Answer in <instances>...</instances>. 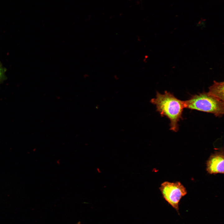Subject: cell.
<instances>
[{"label": "cell", "instance_id": "obj_3", "mask_svg": "<svg viewBox=\"0 0 224 224\" xmlns=\"http://www.w3.org/2000/svg\"><path fill=\"white\" fill-rule=\"evenodd\" d=\"M159 189L164 199L178 213L179 203L187 193L185 188L180 182L165 181Z\"/></svg>", "mask_w": 224, "mask_h": 224}, {"label": "cell", "instance_id": "obj_1", "mask_svg": "<svg viewBox=\"0 0 224 224\" xmlns=\"http://www.w3.org/2000/svg\"><path fill=\"white\" fill-rule=\"evenodd\" d=\"M150 102L156 106V111L162 117L165 116L170 121V130L177 132L179 130L178 122L182 119L184 101L178 99L171 93L165 91L163 94L156 92V98Z\"/></svg>", "mask_w": 224, "mask_h": 224}, {"label": "cell", "instance_id": "obj_5", "mask_svg": "<svg viewBox=\"0 0 224 224\" xmlns=\"http://www.w3.org/2000/svg\"><path fill=\"white\" fill-rule=\"evenodd\" d=\"M209 94L224 102V82L214 81L213 84L209 87Z\"/></svg>", "mask_w": 224, "mask_h": 224}, {"label": "cell", "instance_id": "obj_6", "mask_svg": "<svg viewBox=\"0 0 224 224\" xmlns=\"http://www.w3.org/2000/svg\"><path fill=\"white\" fill-rule=\"evenodd\" d=\"M6 69L2 66L0 62V84L2 83L6 79L5 72Z\"/></svg>", "mask_w": 224, "mask_h": 224}, {"label": "cell", "instance_id": "obj_4", "mask_svg": "<svg viewBox=\"0 0 224 224\" xmlns=\"http://www.w3.org/2000/svg\"><path fill=\"white\" fill-rule=\"evenodd\" d=\"M224 157L223 149L216 151L211 154L207 161V172L210 174H223Z\"/></svg>", "mask_w": 224, "mask_h": 224}, {"label": "cell", "instance_id": "obj_2", "mask_svg": "<svg viewBox=\"0 0 224 224\" xmlns=\"http://www.w3.org/2000/svg\"><path fill=\"white\" fill-rule=\"evenodd\" d=\"M184 103L185 108L212 113L216 117H221L224 114V102L208 92L192 95Z\"/></svg>", "mask_w": 224, "mask_h": 224}]
</instances>
